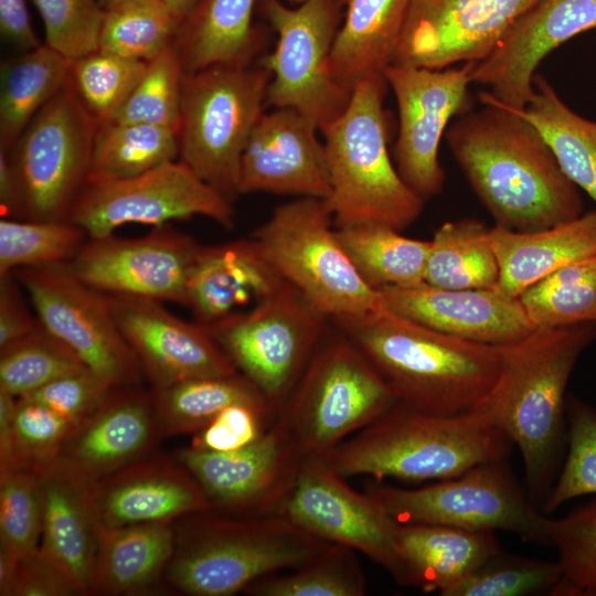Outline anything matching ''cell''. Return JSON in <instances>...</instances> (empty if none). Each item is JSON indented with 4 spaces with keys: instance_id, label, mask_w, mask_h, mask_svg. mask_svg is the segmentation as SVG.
I'll return each instance as SVG.
<instances>
[{
    "instance_id": "obj_1",
    "label": "cell",
    "mask_w": 596,
    "mask_h": 596,
    "mask_svg": "<svg viewBox=\"0 0 596 596\" xmlns=\"http://www.w3.org/2000/svg\"><path fill=\"white\" fill-rule=\"evenodd\" d=\"M480 99L486 107L461 114L445 136L496 224L531 232L581 216L578 187L562 171L535 127L485 92Z\"/></svg>"
},
{
    "instance_id": "obj_2",
    "label": "cell",
    "mask_w": 596,
    "mask_h": 596,
    "mask_svg": "<svg viewBox=\"0 0 596 596\" xmlns=\"http://www.w3.org/2000/svg\"><path fill=\"white\" fill-rule=\"evenodd\" d=\"M595 339L596 323L582 322L539 327L497 345L498 377L472 409L518 446L526 493L535 505H543L558 475L566 441V387L578 358Z\"/></svg>"
},
{
    "instance_id": "obj_3",
    "label": "cell",
    "mask_w": 596,
    "mask_h": 596,
    "mask_svg": "<svg viewBox=\"0 0 596 596\" xmlns=\"http://www.w3.org/2000/svg\"><path fill=\"white\" fill-rule=\"evenodd\" d=\"M363 353L398 404L434 415L475 409L499 374L497 345L460 339L383 307L331 319Z\"/></svg>"
},
{
    "instance_id": "obj_4",
    "label": "cell",
    "mask_w": 596,
    "mask_h": 596,
    "mask_svg": "<svg viewBox=\"0 0 596 596\" xmlns=\"http://www.w3.org/2000/svg\"><path fill=\"white\" fill-rule=\"evenodd\" d=\"M511 444L480 412L443 416L396 403L323 460L344 478L422 482L455 478L482 462L505 459Z\"/></svg>"
},
{
    "instance_id": "obj_5",
    "label": "cell",
    "mask_w": 596,
    "mask_h": 596,
    "mask_svg": "<svg viewBox=\"0 0 596 596\" xmlns=\"http://www.w3.org/2000/svg\"><path fill=\"white\" fill-rule=\"evenodd\" d=\"M172 525L174 551L162 584L189 596L243 593L260 577L305 564L330 543L280 514L230 517L207 510Z\"/></svg>"
},
{
    "instance_id": "obj_6",
    "label": "cell",
    "mask_w": 596,
    "mask_h": 596,
    "mask_svg": "<svg viewBox=\"0 0 596 596\" xmlns=\"http://www.w3.org/2000/svg\"><path fill=\"white\" fill-rule=\"evenodd\" d=\"M384 75L364 78L344 110L320 129L330 174L326 198L336 227L375 223L402 231L424 200L402 179L389 152Z\"/></svg>"
},
{
    "instance_id": "obj_7",
    "label": "cell",
    "mask_w": 596,
    "mask_h": 596,
    "mask_svg": "<svg viewBox=\"0 0 596 596\" xmlns=\"http://www.w3.org/2000/svg\"><path fill=\"white\" fill-rule=\"evenodd\" d=\"M396 403L387 383L339 331L323 337L276 418L304 460L324 459Z\"/></svg>"
},
{
    "instance_id": "obj_8",
    "label": "cell",
    "mask_w": 596,
    "mask_h": 596,
    "mask_svg": "<svg viewBox=\"0 0 596 596\" xmlns=\"http://www.w3.org/2000/svg\"><path fill=\"white\" fill-rule=\"evenodd\" d=\"M269 79L262 65H220L183 76L180 160L231 201L240 194L242 155L265 111Z\"/></svg>"
},
{
    "instance_id": "obj_9",
    "label": "cell",
    "mask_w": 596,
    "mask_h": 596,
    "mask_svg": "<svg viewBox=\"0 0 596 596\" xmlns=\"http://www.w3.org/2000/svg\"><path fill=\"white\" fill-rule=\"evenodd\" d=\"M255 241L279 276L327 318L362 316L382 307L341 246L326 199L280 204L255 230Z\"/></svg>"
},
{
    "instance_id": "obj_10",
    "label": "cell",
    "mask_w": 596,
    "mask_h": 596,
    "mask_svg": "<svg viewBox=\"0 0 596 596\" xmlns=\"http://www.w3.org/2000/svg\"><path fill=\"white\" fill-rule=\"evenodd\" d=\"M364 492L398 523L508 531L549 543L547 518L519 486L505 459L482 462L462 475L406 489L369 478Z\"/></svg>"
},
{
    "instance_id": "obj_11",
    "label": "cell",
    "mask_w": 596,
    "mask_h": 596,
    "mask_svg": "<svg viewBox=\"0 0 596 596\" xmlns=\"http://www.w3.org/2000/svg\"><path fill=\"white\" fill-rule=\"evenodd\" d=\"M98 127L68 79L7 150L19 183L21 219L66 220L88 182Z\"/></svg>"
},
{
    "instance_id": "obj_12",
    "label": "cell",
    "mask_w": 596,
    "mask_h": 596,
    "mask_svg": "<svg viewBox=\"0 0 596 596\" xmlns=\"http://www.w3.org/2000/svg\"><path fill=\"white\" fill-rule=\"evenodd\" d=\"M327 319L285 280L251 309L209 328L278 414L326 336Z\"/></svg>"
},
{
    "instance_id": "obj_13",
    "label": "cell",
    "mask_w": 596,
    "mask_h": 596,
    "mask_svg": "<svg viewBox=\"0 0 596 596\" xmlns=\"http://www.w3.org/2000/svg\"><path fill=\"white\" fill-rule=\"evenodd\" d=\"M340 4L339 0H305L296 7L279 0L263 2L277 33L273 52L259 60L270 75L266 106L298 110L320 129L344 110L351 95L331 66Z\"/></svg>"
},
{
    "instance_id": "obj_14",
    "label": "cell",
    "mask_w": 596,
    "mask_h": 596,
    "mask_svg": "<svg viewBox=\"0 0 596 596\" xmlns=\"http://www.w3.org/2000/svg\"><path fill=\"white\" fill-rule=\"evenodd\" d=\"M14 276L39 323L111 386L138 385L140 364L105 294L78 279L67 263L25 267Z\"/></svg>"
},
{
    "instance_id": "obj_15",
    "label": "cell",
    "mask_w": 596,
    "mask_h": 596,
    "mask_svg": "<svg viewBox=\"0 0 596 596\" xmlns=\"http://www.w3.org/2000/svg\"><path fill=\"white\" fill-rule=\"evenodd\" d=\"M234 225L232 201L189 166L170 161L136 177L88 181L66 220L88 238L113 235L126 224L160 226L193 216Z\"/></svg>"
},
{
    "instance_id": "obj_16",
    "label": "cell",
    "mask_w": 596,
    "mask_h": 596,
    "mask_svg": "<svg viewBox=\"0 0 596 596\" xmlns=\"http://www.w3.org/2000/svg\"><path fill=\"white\" fill-rule=\"evenodd\" d=\"M473 64L441 70L391 64L385 70L398 111L395 166L424 201L443 190L439 146L450 119L468 110Z\"/></svg>"
},
{
    "instance_id": "obj_17",
    "label": "cell",
    "mask_w": 596,
    "mask_h": 596,
    "mask_svg": "<svg viewBox=\"0 0 596 596\" xmlns=\"http://www.w3.org/2000/svg\"><path fill=\"white\" fill-rule=\"evenodd\" d=\"M200 248L168 223L141 237L88 238L67 265L78 279L105 295L185 306Z\"/></svg>"
},
{
    "instance_id": "obj_18",
    "label": "cell",
    "mask_w": 596,
    "mask_h": 596,
    "mask_svg": "<svg viewBox=\"0 0 596 596\" xmlns=\"http://www.w3.org/2000/svg\"><path fill=\"white\" fill-rule=\"evenodd\" d=\"M345 479L323 459H305L279 514L327 542L365 555L404 585L396 544L398 522Z\"/></svg>"
},
{
    "instance_id": "obj_19",
    "label": "cell",
    "mask_w": 596,
    "mask_h": 596,
    "mask_svg": "<svg viewBox=\"0 0 596 596\" xmlns=\"http://www.w3.org/2000/svg\"><path fill=\"white\" fill-rule=\"evenodd\" d=\"M175 458L196 479L211 511L230 517L279 514L304 461L277 418L241 449L216 453L189 446Z\"/></svg>"
},
{
    "instance_id": "obj_20",
    "label": "cell",
    "mask_w": 596,
    "mask_h": 596,
    "mask_svg": "<svg viewBox=\"0 0 596 596\" xmlns=\"http://www.w3.org/2000/svg\"><path fill=\"white\" fill-rule=\"evenodd\" d=\"M539 0H409L393 64L441 70L477 63Z\"/></svg>"
},
{
    "instance_id": "obj_21",
    "label": "cell",
    "mask_w": 596,
    "mask_h": 596,
    "mask_svg": "<svg viewBox=\"0 0 596 596\" xmlns=\"http://www.w3.org/2000/svg\"><path fill=\"white\" fill-rule=\"evenodd\" d=\"M106 296L152 390L193 377L238 373L209 326L185 321L157 300Z\"/></svg>"
},
{
    "instance_id": "obj_22",
    "label": "cell",
    "mask_w": 596,
    "mask_h": 596,
    "mask_svg": "<svg viewBox=\"0 0 596 596\" xmlns=\"http://www.w3.org/2000/svg\"><path fill=\"white\" fill-rule=\"evenodd\" d=\"M592 29H596V0H539L485 58L473 64L471 82L487 86L492 100L523 109L543 58Z\"/></svg>"
},
{
    "instance_id": "obj_23",
    "label": "cell",
    "mask_w": 596,
    "mask_h": 596,
    "mask_svg": "<svg viewBox=\"0 0 596 596\" xmlns=\"http://www.w3.org/2000/svg\"><path fill=\"white\" fill-rule=\"evenodd\" d=\"M319 126L291 108L264 111L245 145L240 193L266 192L326 199L330 174Z\"/></svg>"
},
{
    "instance_id": "obj_24",
    "label": "cell",
    "mask_w": 596,
    "mask_h": 596,
    "mask_svg": "<svg viewBox=\"0 0 596 596\" xmlns=\"http://www.w3.org/2000/svg\"><path fill=\"white\" fill-rule=\"evenodd\" d=\"M162 437L151 391L116 386L72 429L57 461L91 485L157 451Z\"/></svg>"
},
{
    "instance_id": "obj_25",
    "label": "cell",
    "mask_w": 596,
    "mask_h": 596,
    "mask_svg": "<svg viewBox=\"0 0 596 596\" xmlns=\"http://www.w3.org/2000/svg\"><path fill=\"white\" fill-rule=\"evenodd\" d=\"M383 308L447 334L490 345L521 339L536 327L519 297L496 288L447 289L425 283L379 290Z\"/></svg>"
},
{
    "instance_id": "obj_26",
    "label": "cell",
    "mask_w": 596,
    "mask_h": 596,
    "mask_svg": "<svg viewBox=\"0 0 596 596\" xmlns=\"http://www.w3.org/2000/svg\"><path fill=\"white\" fill-rule=\"evenodd\" d=\"M89 496L100 528L173 523L211 510L188 468L158 451L91 483Z\"/></svg>"
},
{
    "instance_id": "obj_27",
    "label": "cell",
    "mask_w": 596,
    "mask_h": 596,
    "mask_svg": "<svg viewBox=\"0 0 596 596\" xmlns=\"http://www.w3.org/2000/svg\"><path fill=\"white\" fill-rule=\"evenodd\" d=\"M43 525L39 549L78 595H92L99 543L89 485L58 461L39 471Z\"/></svg>"
},
{
    "instance_id": "obj_28",
    "label": "cell",
    "mask_w": 596,
    "mask_h": 596,
    "mask_svg": "<svg viewBox=\"0 0 596 596\" xmlns=\"http://www.w3.org/2000/svg\"><path fill=\"white\" fill-rule=\"evenodd\" d=\"M284 283L252 237L201 245L185 307L198 322L209 326L257 305Z\"/></svg>"
},
{
    "instance_id": "obj_29",
    "label": "cell",
    "mask_w": 596,
    "mask_h": 596,
    "mask_svg": "<svg viewBox=\"0 0 596 596\" xmlns=\"http://www.w3.org/2000/svg\"><path fill=\"white\" fill-rule=\"evenodd\" d=\"M498 288L519 297L557 269L596 253V210L546 228L519 232L494 225Z\"/></svg>"
},
{
    "instance_id": "obj_30",
    "label": "cell",
    "mask_w": 596,
    "mask_h": 596,
    "mask_svg": "<svg viewBox=\"0 0 596 596\" xmlns=\"http://www.w3.org/2000/svg\"><path fill=\"white\" fill-rule=\"evenodd\" d=\"M396 544L404 586L439 595L503 550L493 531L422 523H397Z\"/></svg>"
},
{
    "instance_id": "obj_31",
    "label": "cell",
    "mask_w": 596,
    "mask_h": 596,
    "mask_svg": "<svg viewBox=\"0 0 596 596\" xmlns=\"http://www.w3.org/2000/svg\"><path fill=\"white\" fill-rule=\"evenodd\" d=\"M172 523L100 528L92 595H139L163 585L174 551Z\"/></svg>"
},
{
    "instance_id": "obj_32",
    "label": "cell",
    "mask_w": 596,
    "mask_h": 596,
    "mask_svg": "<svg viewBox=\"0 0 596 596\" xmlns=\"http://www.w3.org/2000/svg\"><path fill=\"white\" fill-rule=\"evenodd\" d=\"M345 14L331 52L337 82L352 92L364 78L393 64L409 0H345Z\"/></svg>"
},
{
    "instance_id": "obj_33",
    "label": "cell",
    "mask_w": 596,
    "mask_h": 596,
    "mask_svg": "<svg viewBox=\"0 0 596 596\" xmlns=\"http://www.w3.org/2000/svg\"><path fill=\"white\" fill-rule=\"evenodd\" d=\"M256 0H199L173 46L185 74L220 65H252L260 51L253 25Z\"/></svg>"
},
{
    "instance_id": "obj_34",
    "label": "cell",
    "mask_w": 596,
    "mask_h": 596,
    "mask_svg": "<svg viewBox=\"0 0 596 596\" xmlns=\"http://www.w3.org/2000/svg\"><path fill=\"white\" fill-rule=\"evenodd\" d=\"M533 84L525 107L511 110L535 127L562 171L596 203V121L572 110L542 75Z\"/></svg>"
},
{
    "instance_id": "obj_35",
    "label": "cell",
    "mask_w": 596,
    "mask_h": 596,
    "mask_svg": "<svg viewBox=\"0 0 596 596\" xmlns=\"http://www.w3.org/2000/svg\"><path fill=\"white\" fill-rule=\"evenodd\" d=\"M71 60L46 44L0 63V149L9 150L66 85Z\"/></svg>"
},
{
    "instance_id": "obj_36",
    "label": "cell",
    "mask_w": 596,
    "mask_h": 596,
    "mask_svg": "<svg viewBox=\"0 0 596 596\" xmlns=\"http://www.w3.org/2000/svg\"><path fill=\"white\" fill-rule=\"evenodd\" d=\"M159 428L163 437L196 434L225 407L244 403L277 416L275 409L242 373L193 377L151 389Z\"/></svg>"
},
{
    "instance_id": "obj_37",
    "label": "cell",
    "mask_w": 596,
    "mask_h": 596,
    "mask_svg": "<svg viewBox=\"0 0 596 596\" xmlns=\"http://www.w3.org/2000/svg\"><path fill=\"white\" fill-rule=\"evenodd\" d=\"M336 234L359 275L373 289L425 283L429 241L406 237L375 223L336 227Z\"/></svg>"
},
{
    "instance_id": "obj_38",
    "label": "cell",
    "mask_w": 596,
    "mask_h": 596,
    "mask_svg": "<svg viewBox=\"0 0 596 596\" xmlns=\"http://www.w3.org/2000/svg\"><path fill=\"white\" fill-rule=\"evenodd\" d=\"M490 228L475 217L438 226L429 241L425 284L447 289L498 287L499 264Z\"/></svg>"
},
{
    "instance_id": "obj_39",
    "label": "cell",
    "mask_w": 596,
    "mask_h": 596,
    "mask_svg": "<svg viewBox=\"0 0 596 596\" xmlns=\"http://www.w3.org/2000/svg\"><path fill=\"white\" fill-rule=\"evenodd\" d=\"M179 156L177 132L140 123H109L98 127L88 181L139 175Z\"/></svg>"
},
{
    "instance_id": "obj_40",
    "label": "cell",
    "mask_w": 596,
    "mask_h": 596,
    "mask_svg": "<svg viewBox=\"0 0 596 596\" xmlns=\"http://www.w3.org/2000/svg\"><path fill=\"white\" fill-rule=\"evenodd\" d=\"M356 551L329 543L305 564L260 577L243 592L251 596H363L366 579Z\"/></svg>"
},
{
    "instance_id": "obj_41",
    "label": "cell",
    "mask_w": 596,
    "mask_h": 596,
    "mask_svg": "<svg viewBox=\"0 0 596 596\" xmlns=\"http://www.w3.org/2000/svg\"><path fill=\"white\" fill-rule=\"evenodd\" d=\"M182 21L161 0H124L105 11L98 50L149 62L173 44Z\"/></svg>"
},
{
    "instance_id": "obj_42",
    "label": "cell",
    "mask_w": 596,
    "mask_h": 596,
    "mask_svg": "<svg viewBox=\"0 0 596 596\" xmlns=\"http://www.w3.org/2000/svg\"><path fill=\"white\" fill-rule=\"evenodd\" d=\"M519 298L536 328L596 323V253L557 269Z\"/></svg>"
},
{
    "instance_id": "obj_43",
    "label": "cell",
    "mask_w": 596,
    "mask_h": 596,
    "mask_svg": "<svg viewBox=\"0 0 596 596\" xmlns=\"http://www.w3.org/2000/svg\"><path fill=\"white\" fill-rule=\"evenodd\" d=\"M88 240L79 226L63 221L0 220V275L20 268L67 263Z\"/></svg>"
},
{
    "instance_id": "obj_44",
    "label": "cell",
    "mask_w": 596,
    "mask_h": 596,
    "mask_svg": "<svg viewBox=\"0 0 596 596\" xmlns=\"http://www.w3.org/2000/svg\"><path fill=\"white\" fill-rule=\"evenodd\" d=\"M87 369L40 323L28 336L0 348V391L22 397L50 382Z\"/></svg>"
},
{
    "instance_id": "obj_45",
    "label": "cell",
    "mask_w": 596,
    "mask_h": 596,
    "mask_svg": "<svg viewBox=\"0 0 596 596\" xmlns=\"http://www.w3.org/2000/svg\"><path fill=\"white\" fill-rule=\"evenodd\" d=\"M147 62L96 50L71 61L70 83L98 123H110L140 81Z\"/></svg>"
},
{
    "instance_id": "obj_46",
    "label": "cell",
    "mask_w": 596,
    "mask_h": 596,
    "mask_svg": "<svg viewBox=\"0 0 596 596\" xmlns=\"http://www.w3.org/2000/svg\"><path fill=\"white\" fill-rule=\"evenodd\" d=\"M562 577L550 595L596 596V498L566 515L546 520Z\"/></svg>"
},
{
    "instance_id": "obj_47",
    "label": "cell",
    "mask_w": 596,
    "mask_h": 596,
    "mask_svg": "<svg viewBox=\"0 0 596 596\" xmlns=\"http://www.w3.org/2000/svg\"><path fill=\"white\" fill-rule=\"evenodd\" d=\"M562 577L558 562L511 555L503 550L441 596H524L549 592Z\"/></svg>"
},
{
    "instance_id": "obj_48",
    "label": "cell",
    "mask_w": 596,
    "mask_h": 596,
    "mask_svg": "<svg viewBox=\"0 0 596 596\" xmlns=\"http://www.w3.org/2000/svg\"><path fill=\"white\" fill-rule=\"evenodd\" d=\"M183 76L172 44L147 62L140 81L110 123L149 124L177 132Z\"/></svg>"
},
{
    "instance_id": "obj_49",
    "label": "cell",
    "mask_w": 596,
    "mask_h": 596,
    "mask_svg": "<svg viewBox=\"0 0 596 596\" xmlns=\"http://www.w3.org/2000/svg\"><path fill=\"white\" fill-rule=\"evenodd\" d=\"M567 455L542 510L551 513L566 501L596 494V409L570 396L566 401Z\"/></svg>"
},
{
    "instance_id": "obj_50",
    "label": "cell",
    "mask_w": 596,
    "mask_h": 596,
    "mask_svg": "<svg viewBox=\"0 0 596 596\" xmlns=\"http://www.w3.org/2000/svg\"><path fill=\"white\" fill-rule=\"evenodd\" d=\"M42 525L39 471L14 468L0 473V545L24 556L39 547Z\"/></svg>"
},
{
    "instance_id": "obj_51",
    "label": "cell",
    "mask_w": 596,
    "mask_h": 596,
    "mask_svg": "<svg viewBox=\"0 0 596 596\" xmlns=\"http://www.w3.org/2000/svg\"><path fill=\"white\" fill-rule=\"evenodd\" d=\"M71 432L72 426L52 408L26 397H18L11 469L41 471L54 464Z\"/></svg>"
},
{
    "instance_id": "obj_52",
    "label": "cell",
    "mask_w": 596,
    "mask_h": 596,
    "mask_svg": "<svg viewBox=\"0 0 596 596\" xmlns=\"http://www.w3.org/2000/svg\"><path fill=\"white\" fill-rule=\"evenodd\" d=\"M45 44L73 61L98 50L105 9L99 0H33Z\"/></svg>"
},
{
    "instance_id": "obj_53",
    "label": "cell",
    "mask_w": 596,
    "mask_h": 596,
    "mask_svg": "<svg viewBox=\"0 0 596 596\" xmlns=\"http://www.w3.org/2000/svg\"><path fill=\"white\" fill-rule=\"evenodd\" d=\"M111 386L88 369L63 375L25 396L61 415L72 429L105 401Z\"/></svg>"
},
{
    "instance_id": "obj_54",
    "label": "cell",
    "mask_w": 596,
    "mask_h": 596,
    "mask_svg": "<svg viewBox=\"0 0 596 596\" xmlns=\"http://www.w3.org/2000/svg\"><path fill=\"white\" fill-rule=\"evenodd\" d=\"M275 418L253 405L232 404L194 434L191 447L216 453L241 449L258 439Z\"/></svg>"
},
{
    "instance_id": "obj_55",
    "label": "cell",
    "mask_w": 596,
    "mask_h": 596,
    "mask_svg": "<svg viewBox=\"0 0 596 596\" xmlns=\"http://www.w3.org/2000/svg\"><path fill=\"white\" fill-rule=\"evenodd\" d=\"M74 595L73 585L39 547L19 557L10 596Z\"/></svg>"
},
{
    "instance_id": "obj_56",
    "label": "cell",
    "mask_w": 596,
    "mask_h": 596,
    "mask_svg": "<svg viewBox=\"0 0 596 596\" xmlns=\"http://www.w3.org/2000/svg\"><path fill=\"white\" fill-rule=\"evenodd\" d=\"M25 298L13 273L0 275V348L20 340L39 326Z\"/></svg>"
},
{
    "instance_id": "obj_57",
    "label": "cell",
    "mask_w": 596,
    "mask_h": 596,
    "mask_svg": "<svg viewBox=\"0 0 596 596\" xmlns=\"http://www.w3.org/2000/svg\"><path fill=\"white\" fill-rule=\"evenodd\" d=\"M0 32L7 41L24 51L41 45L31 25L24 0H0Z\"/></svg>"
},
{
    "instance_id": "obj_58",
    "label": "cell",
    "mask_w": 596,
    "mask_h": 596,
    "mask_svg": "<svg viewBox=\"0 0 596 596\" xmlns=\"http://www.w3.org/2000/svg\"><path fill=\"white\" fill-rule=\"evenodd\" d=\"M0 212L1 217L21 219L19 183L7 150L0 149Z\"/></svg>"
},
{
    "instance_id": "obj_59",
    "label": "cell",
    "mask_w": 596,
    "mask_h": 596,
    "mask_svg": "<svg viewBox=\"0 0 596 596\" xmlns=\"http://www.w3.org/2000/svg\"><path fill=\"white\" fill-rule=\"evenodd\" d=\"M18 397L0 391V473L12 468L13 421Z\"/></svg>"
},
{
    "instance_id": "obj_60",
    "label": "cell",
    "mask_w": 596,
    "mask_h": 596,
    "mask_svg": "<svg viewBox=\"0 0 596 596\" xmlns=\"http://www.w3.org/2000/svg\"><path fill=\"white\" fill-rule=\"evenodd\" d=\"M18 555L0 545V595L10 596L15 576Z\"/></svg>"
},
{
    "instance_id": "obj_61",
    "label": "cell",
    "mask_w": 596,
    "mask_h": 596,
    "mask_svg": "<svg viewBox=\"0 0 596 596\" xmlns=\"http://www.w3.org/2000/svg\"><path fill=\"white\" fill-rule=\"evenodd\" d=\"M183 19L192 11L199 0H161Z\"/></svg>"
},
{
    "instance_id": "obj_62",
    "label": "cell",
    "mask_w": 596,
    "mask_h": 596,
    "mask_svg": "<svg viewBox=\"0 0 596 596\" xmlns=\"http://www.w3.org/2000/svg\"><path fill=\"white\" fill-rule=\"evenodd\" d=\"M121 1L124 0H99L100 4L103 6L105 10L118 4Z\"/></svg>"
},
{
    "instance_id": "obj_63",
    "label": "cell",
    "mask_w": 596,
    "mask_h": 596,
    "mask_svg": "<svg viewBox=\"0 0 596 596\" xmlns=\"http://www.w3.org/2000/svg\"><path fill=\"white\" fill-rule=\"evenodd\" d=\"M287 1H289V2H291V3L298 4V3H300V2H302V1H305V0H287ZM339 1L342 2V3L345 2V0H339Z\"/></svg>"
}]
</instances>
